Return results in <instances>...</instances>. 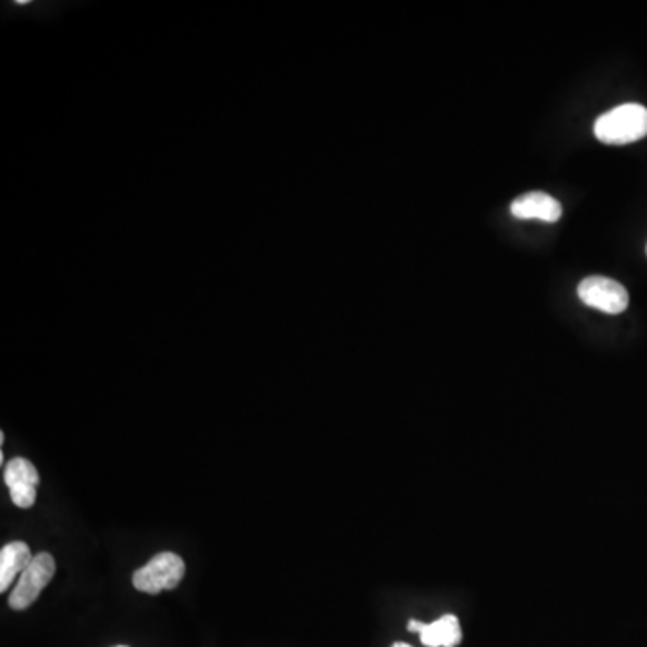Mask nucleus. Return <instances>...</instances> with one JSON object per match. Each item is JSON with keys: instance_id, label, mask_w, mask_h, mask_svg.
Wrapping results in <instances>:
<instances>
[{"instance_id": "obj_1", "label": "nucleus", "mask_w": 647, "mask_h": 647, "mask_svg": "<svg viewBox=\"0 0 647 647\" xmlns=\"http://www.w3.org/2000/svg\"><path fill=\"white\" fill-rule=\"evenodd\" d=\"M594 133L605 145L624 146L640 141L647 136V108L637 103L620 104L597 119Z\"/></svg>"}, {"instance_id": "obj_2", "label": "nucleus", "mask_w": 647, "mask_h": 647, "mask_svg": "<svg viewBox=\"0 0 647 647\" xmlns=\"http://www.w3.org/2000/svg\"><path fill=\"white\" fill-rule=\"evenodd\" d=\"M186 574L183 559L173 553H160L133 574V587L150 596L179 587Z\"/></svg>"}, {"instance_id": "obj_3", "label": "nucleus", "mask_w": 647, "mask_h": 647, "mask_svg": "<svg viewBox=\"0 0 647 647\" xmlns=\"http://www.w3.org/2000/svg\"><path fill=\"white\" fill-rule=\"evenodd\" d=\"M54 573H57V561H54L51 554H37L33 561L26 568L24 574L19 577L17 587L11 591V610H28L29 606L37 603L43 588L51 583Z\"/></svg>"}, {"instance_id": "obj_4", "label": "nucleus", "mask_w": 647, "mask_h": 647, "mask_svg": "<svg viewBox=\"0 0 647 647\" xmlns=\"http://www.w3.org/2000/svg\"><path fill=\"white\" fill-rule=\"evenodd\" d=\"M577 296L594 310L608 315L623 313L629 306L628 290L608 277L591 276L583 279L577 287Z\"/></svg>"}, {"instance_id": "obj_5", "label": "nucleus", "mask_w": 647, "mask_h": 647, "mask_svg": "<svg viewBox=\"0 0 647 647\" xmlns=\"http://www.w3.org/2000/svg\"><path fill=\"white\" fill-rule=\"evenodd\" d=\"M4 482L10 489L11 500L20 509H29L37 502V488L40 482L33 462L22 457L10 460L4 468Z\"/></svg>"}, {"instance_id": "obj_6", "label": "nucleus", "mask_w": 647, "mask_h": 647, "mask_svg": "<svg viewBox=\"0 0 647 647\" xmlns=\"http://www.w3.org/2000/svg\"><path fill=\"white\" fill-rule=\"evenodd\" d=\"M408 629L421 637V643L428 647H457L462 640V629L456 615H442L441 619L425 624L410 620Z\"/></svg>"}, {"instance_id": "obj_7", "label": "nucleus", "mask_w": 647, "mask_h": 647, "mask_svg": "<svg viewBox=\"0 0 647 647\" xmlns=\"http://www.w3.org/2000/svg\"><path fill=\"white\" fill-rule=\"evenodd\" d=\"M561 203L547 192H526L511 203V215L518 220H541L556 223L561 218Z\"/></svg>"}, {"instance_id": "obj_8", "label": "nucleus", "mask_w": 647, "mask_h": 647, "mask_svg": "<svg viewBox=\"0 0 647 647\" xmlns=\"http://www.w3.org/2000/svg\"><path fill=\"white\" fill-rule=\"evenodd\" d=\"M33 554L24 541H11L0 550V591H6L13 585L17 577L24 574L33 561Z\"/></svg>"}, {"instance_id": "obj_9", "label": "nucleus", "mask_w": 647, "mask_h": 647, "mask_svg": "<svg viewBox=\"0 0 647 647\" xmlns=\"http://www.w3.org/2000/svg\"><path fill=\"white\" fill-rule=\"evenodd\" d=\"M392 647H412V646H410V644L396 643V644H392Z\"/></svg>"}, {"instance_id": "obj_10", "label": "nucleus", "mask_w": 647, "mask_h": 647, "mask_svg": "<svg viewBox=\"0 0 647 647\" xmlns=\"http://www.w3.org/2000/svg\"><path fill=\"white\" fill-rule=\"evenodd\" d=\"M118 647H127V646H118Z\"/></svg>"}]
</instances>
